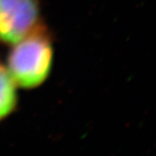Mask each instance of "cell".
<instances>
[{
	"label": "cell",
	"mask_w": 156,
	"mask_h": 156,
	"mask_svg": "<svg viewBox=\"0 0 156 156\" xmlns=\"http://www.w3.org/2000/svg\"><path fill=\"white\" fill-rule=\"evenodd\" d=\"M53 48L47 31L40 26L15 44L8 56V71L15 83L30 89L48 77Z\"/></svg>",
	"instance_id": "obj_1"
},
{
	"label": "cell",
	"mask_w": 156,
	"mask_h": 156,
	"mask_svg": "<svg viewBox=\"0 0 156 156\" xmlns=\"http://www.w3.org/2000/svg\"><path fill=\"white\" fill-rule=\"evenodd\" d=\"M37 0H0V41L15 44L37 28Z\"/></svg>",
	"instance_id": "obj_2"
},
{
	"label": "cell",
	"mask_w": 156,
	"mask_h": 156,
	"mask_svg": "<svg viewBox=\"0 0 156 156\" xmlns=\"http://www.w3.org/2000/svg\"><path fill=\"white\" fill-rule=\"evenodd\" d=\"M16 104V83L9 71L0 67V120L10 115Z\"/></svg>",
	"instance_id": "obj_3"
}]
</instances>
